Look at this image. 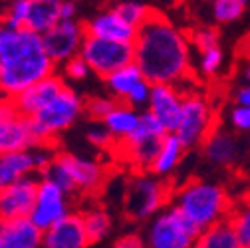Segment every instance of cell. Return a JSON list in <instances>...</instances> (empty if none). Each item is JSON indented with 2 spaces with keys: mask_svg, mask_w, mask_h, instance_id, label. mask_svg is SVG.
Masks as SVG:
<instances>
[{
  "mask_svg": "<svg viewBox=\"0 0 250 248\" xmlns=\"http://www.w3.org/2000/svg\"><path fill=\"white\" fill-rule=\"evenodd\" d=\"M133 64L151 85H177L191 74V42L163 14L151 12L137 28Z\"/></svg>",
  "mask_w": 250,
  "mask_h": 248,
  "instance_id": "6da1fadb",
  "label": "cell"
},
{
  "mask_svg": "<svg viewBox=\"0 0 250 248\" xmlns=\"http://www.w3.org/2000/svg\"><path fill=\"white\" fill-rule=\"evenodd\" d=\"M56 74L40 34L0 22V98L14 100Z\"/></svg>",
  "mask_w": 250,
  "mask_h": 248,
  "instance_id": "7a4b0ae2",
  "label": "cell"
},
{
  "mask_svg": "<svg viewBox=\"0 0 250 248\" xmlns=\"http://www.w3.org/2000/svg\"><path fill=\"white\" fill-rule=\"evenodd\" d=\"M171 205L201 232L223 221H229L232 212V203L227 189L210 181L185 183L175 191Z\"/></svg>",
  "mask_w": 250,
  "mask_h": 248,
  "instance_id": "3957f363",
  "label": "cell"
},
{
  "mask_svg": "<svg viewBox=\"0 0 250 248\" xmlns=\"http://www.w3.org/2000/svg\"><path fill=\"white\" fill-rule=\"evenodd\" d=\"M40 179H46L60 187L68 197L76 193H98L105 183V169L100 161L82 157L76 153H60L56 159L48 165V169L40 175Z\"/></svg>",
  "mask_w": 250,
  "mask_h": 248,
  "instance_id": "277c9868",
  "label": "cell"
},
{
  "mask_svg": "<svg viewBox=\"0 0 250 248\" xmlns=\"http://www.w3.org/2000/svg\"><path fill=\"white\" fill-rule=\"evenodd\" d=\"M171 205V187L151 171H135L123 187L121 207L133 223H149Z\"/></svg>",
  "mask_w": 250,
  "mask_h": 248,
  "instance_id": "5b68a950",
  "label": "cell"
},
{
  "mask_svg": "<svg viewBox=\"0 0 250 248\" xmlns=\"http://www.w3.org/2000/svg\"><path fill=\"white\" fill-rule=\"evenodd\" d=\"M83 103L85 100L78 91L66 85L46 107H42L36 115L28 117L36 145H54V141L70 127H74V123H78V119L83 115Z\"/></svg>",
  "mask_w": 250,
  "mask_h": 248,
  "instance_id": "8992f818",
  "label": "cell"
},
{
  "mask_svg": "<svg viewBox=\"0 0 250 248\" xmlns=\"http://www.w3.org/2000/svg\"><path fill=\"white\" fill-rule=\"evenodd\" d=\"M201 230L169 205L155 214L143 230L145 248H193Z\"/></svg>",
  "mask_w": 250,
  "mask_h": 248,
  "instance_id": "52a82bcc",
  "label": "cell"
},
{
  "mask_svg": "<svg viewBox=\"0 0 250 248\" xmlns=\"http://www.w3.org/2000/svg\"><path fill=\"white\" fill-rule=\"evenodd\" d=\"M165 135L167 129L161 125V121L147 109L141 111L139 125L133 135L119 143L123 147V157L135 167V171H149Z\"/></svg>",
  "mask_w": 250,
  "mask_h": 248,
  "instance_id": "ba28073f",
  "label": "cell"
},
{
  "mask_svg": "<svg viewBox=\"0 0 250 248\" xmlns=\"http://www.w3.org/2000/svg\"><path fill=\"white\" fill-rule=\"evenodd\" d=\"M80 58L89 66V70L105 80L113 72L127 68L133 64L135 54H133V44H123V42H109L102 38H91L85 36Z\"/></svg>",
  "mask_w": 250,
  "mask_h": 248,
  "instance_id": "9c48e42d",
  "label": "cell"
},
{
  "mask_svg": "<svg viewBox=\"0 0 250 248\" xmlns=\"http://www.w3.org/2000/svg\"><path fill=\"white\" fill-rule=\"evenodd\" d=\"M210 131H212V109L208 102L197 94L185 96L181 119L175 129V135L179 137L183 147L187 151L195 149L199 145L203 147Z\"/></svg>",
  "mask_w": 250,
  "mask_h": 248,
  "instance_id": "30bf717a",
  "label": "cell"
},
{
  "mask_svg": "<svg viewBox=\"0 0 250 248\" xmlns=\"http://www.w3.org/2000/svg\"><path fill=\"white\" fill-rule=\"evenodd\" d=\"M44 48L54 62V66H64L70 60L80 56L82 44L85 40V28L82 20H62L50 32L42 36Z\"/></svg>",
  "mask_w": 250,
  "mask_h": 248,
  "instance_id": "8fae6325",
  "label": "cell"
},
{
  "mask_svg": "<svg viewBox=\"0 0 250 248\" xmlns=\"http://www.w3.org/2000/svg\"><path fill=\"white\" fill-rule=\"evenodd\" d=\"M34 145L30 119L18 111L12 100L0 98V155L26 151Z\"/></svg>",
  "mask_w": 250,
  "mask_h": 248,
  "instance_id": "7c38bea8",
  "label": "cell"
},
{
  "mask_svg": "<svg viewBox=\"0 0 250 248\" xmlns=\"http://www.w3.org/2000/svg\"><path fill=\"white\" fill-rule=\"evenodd\" d=\"M70 197L56 187L54 183L40 179L38 183V193H36V203L32 207L28 219L32 221L42 232L60 223L62 219H66L70 214Z\"/></svg>",
  "mask_w": 250,
  "mask_h": 248,
  "instance_id": "4fadbf2b",
  "label": "cell"
},
{
  "mask_svg": "<svg viewBox=\"0 0 250 248\" xmlns=\"http://www.w3.org/2000/svg\"><path fill=\"white\" fill-rule=\"evenodd\" d=\"M40 177H26L0 193V221L28 219L36 203Z\"/></svg>",
  "mask_w": 250,
  "mask_h": 248,
  "instance_id": "5bb4252c",
  "label": "cell"
},
{
  "mask_svg": "<svg viewBox=\"0 0 250 248\" xmlns=\"http://www.w3.org/2000/svg\"><path fill=\"white\" fill-rule=\"evenodd\" d=\"M183 100L185 96L181 94L177 85L157 83L151 87V100L147 111H151L161 121V125L167 129V133H175L183 111Z\"/></svg>",
  "mask_w": 250,
  "mask_h": 248,
  "instance_id": "9a60e30c",
  "label": "cell"
},
{
  "mask_svg": "<svg viewBox=\"0 0 250 248\" xmlns=\"http://www.w3.org/2000/svg\"><path fill=\"white\" fill-rule=\"evenodd\" d=\"M85 36L91 38H102L109 42H123V44H133L137 36V28L129 26L113 8L102 10L96 16L83 22Z\"/></svg>",
  "mask_w": 250,
  "mask_h": 248,
  "instance_id": "2e32d148",
  "label": "cell"
},
{
  "mask_svg": "<svg viewBox=\"0 0 250 248\" xmlns=\"http://www.w3.org/2000/svg\"><path fill=\"white\" fill-rule=\"evenodd\" d=\"M203 155L214 167H234L244 157V143L230 131L212 129L203 143Z\"/></svg>",
  "mask_w": 250,
  "mask_h": 248,
  "instance_id": "e0dca14e",
  "label": "cell"
},
{
  "mask_svg": "<svg viewBox=\"0 0 250 248\" xmlns=\"http://www.w3.org/2000/svg\"><path fill=\"white\" fill-rule=\"evenodd\" d=\"M82 212H70L42 234V248H89Z\"/></svg>",
  "mask_w": 250,
  "mask_h": 248,
  "instance_id": "ac0fdd59",
  "label": "cell"
},
{
  "mask_svg": "<svg viewBox=\"0 0 250 248\" xmlns=\"http://www.w3.org/2000/svg\"><path fill=\"white\" fill-rule=\"evenodd\" d=\"M68 83L64 82V78H62L60 74H54L38 83H34L32 87H28L26 91H22V94L18 98H14V105L18 107V111L26 117H32L36 115L42 107H46L62 89H64Z\"/></svg>",
  "mask_w": 250,
  "mask_h": 248,
  "instance_id": "d6986e66",
  "label": "cell"
},
{
  "mask_svg": "<svg viewBox=\"0 0 250 248\" xmlns=\"http://www.w3.org/2000/svg\"><path fill=\"white\" fill-rule=\"evenodd\" d=\"M42 230L30 219L0 221L2 248H42Z\"/></svg>",
  "mask_w": 250,
  "mask_h": 248,
  "instance_id": "ffe728a7",
  "label": "cell"
},
{
  "mask_svg": "<svg viewBox=\"0 0 250 248\" xmlns=\"http://www.w3.org/2000/svg\"><path fill=\"white\" fill-rule=\"evenodd\" d=\"M32 175H38L32 149L0 155V193Z\"/></svg>",
  "mask_w": 250,
  "mask_h": 248,
  "instance_id": "44dd1931",
  "label": "cell"
},
{
  "mask_svg": "<svg viewBox=\"0 0 250 248\" xmlns=\"http://www.w3.org/2000/svg\"><path fill=\"white\" fill-rule=\"evenodd\" d=\"M62 2L64 0H30V12L26 28L30 32L44 36L62 22Z\"/></svg>",
  "mask_w": 250,
  "mask_h": 248,
  "instance_id": "7402d4cb",
  "label": "cell"
},
{
  "mask_svg": "<svg viewBox=\"0 0 250 248\" xmlns=\"http://www.w3.org/2000/svg\"><path fill=\"white\" fill-rule=\"evenodd\" d=\"M185 153H187V149L183 147V143L179 141V137L175 133H167L165 139L161 141L159 153H157V157H155V161H153V165H151L149 171L155 177H159V179L169 177L171 173L177 171V167L185 159Z\"/></svg>",
  "mask_w": 250,
  "mask_h": 248,
  "instance_id": "603a6c76",
  "label": "cell"
},
{
  "mask_svg": "<svg viewBox=\"0 0 250 248\" xmlns=\"http://www.w3.org/2000/svg\"><path fill=\"white\" fill-rule=\"evenodd\" d=\"M139 115H141V111H135L129 105H125V103L119 102L115 105V109L102 123H104V127L111 133V137L115 139V143H121V141H125L127 137H131L133 131L137 129Z\"/></svg>",
  "mask_w": 250,
  "mask_h": 248,
  "instance_id": "cb8c5ba5",
  "label": "cell"
},
{
  "mask_svg": "<svg viewBox=\"0 0 250 248\" xmlns=\"http://www.w3.org/2000/svg\"><path fill=\"white\" fill-rule=\"evenodd\" d=\"M82 219L89 244H102L113 230V216L104 207H89L82 210Z\"/></svg>",
  "mask_w": 250,
  "mask_h": 248,
  "instance_id": "d4e9b609",
  "label": "cell"
},
{
  "mask_svg": "<svg viewBox=\"0 0 250 248\" xmlns=\"http://www.w3.org/2000/svg\"><path fill=\"white\" fill-rule=\"evenodd\" d=\"M193 248H242V246H240L230 223L223 221V223L203 230L197 236Z\"/></svg>",
  "mask_w": 250,
  "mask_h": 248,
  "instance_id": "484cf974",
  "label": "cell"
},
{
  "mask_svg": "<svg viewBox=\"0 0 250 248\" xmlns=\"http://www.w3.org/2000/svg\"><path fill=\"white\" fill-rule=\"evenodd\" d=\"M104 82H105L107 89L111 91V96H113L117 102H123L125 98H127L129 91H131L139 82H143V76H141L139 68H137L135 64H131V66H127V68H121V70L113 72V74L107 76Z\"/></svg>",
  "mask_w": 250,
  "mask_h": 248,
  "instance_id": "4316f807",
  "label": "cell"
},
{
  "mask_svg": "<svg viewBox=\"0 0 250 248\" xmlns=\"http://www.w3.org/2000/svg\"><path fill=\"white\" fill-rule=\"evenodd\" d=\"M229 223H230L240 246L250 248V201L232 208V212L229 216Z\"/></svg>",
  "mask_w": 250,
  "mask_h": 248,
  "instance_id": "83f0119b",
  "label": "cell"
},
{
  "mask_svg": "<svg viewBox=\"0 0 250 248\" xmlns=\"http://www.w3.org/2000/svg\"><path fill=\"white\" fill-rule=\"evenodd\" d=\"M113 10L133 28H139L151 14L149 6H145L143 2H139V0H123V2L113 6Z\"/></svg>",
  "mask_w": 250,
  "mask_h": 248,
  "instance_id": "f1b7e54d",
  "label": "cell"
},
{
  "mask_svg": "<svg viewBox=\"0 0 250 248\" xmlns=\"http://www.w3.org/2000/svg\"><path fill=\"white\" fill-rule=\"evenodd\" d=\"M119 102L115 98H107V96H93L89 100H85L83 103V113L93 119L96 123H102L117 105Z\"/></svg>",
  "mask_w": 250,
  "mask_h": 248,
  "instance_id": "f546056e",
  "label": "cell"
},
{
  "mask_svg": "<svg viewBox=\"0 0 250 248\" xmlns=\"http://www.w3.org/2000/svg\"><path fill=\"white\" fill-rule=\"evenodd\" d=\"M28 12H30V0H10L4 12L0 14V22H4L6 26L12 28H26Z\"/></svg>",
  "mask_w": 250,
  "mask_h": 248,
  "instance_id": "4dcf8cb0",
  "label": "cell"
},
{
  "mask_svg": "<svg viewBox=\"0 0 250 248\" xmlns=\"http://www.w3.org/2000/svg\"><path fill=\"white\" fill-rule=\"evenodd\" d=\"M244 12V4L238 0H214L212 2V18L218 24L236 22Z\"/></svg>",
  "mask_w": 250,
  "mask_h": 248,
  "instance_id": "1f68e13d",
  "label": "cell"
},
{
  "mask_svg": "<svg viewBox=\"0 0 250 248\" xmlns=\"http://www.w3.org/2000/svg\"><path fill=\"white\" fill-rule=\"evenodd\" d=\"M151 87H153V85H151L149 82H145V80L139 82L121 103L129 105V107L135 109V111H145L147 105H149V100H151Z\"/></svg>",
  "mask_w": 250,
  "mask_h": 248,
  "instance_id": "d6a6232c",
  "label": "cell"
},
{
  "mask_svg": "<svg viewBox=\"0 0 250 248\" xmlns=\"http://www.w3.org/2000/svg\"><path fill=\"white\" fill-rule=\"evenodd\" d=\"M223 62H225L223 48L221 46L210 48L207 52H201V56H199V70L205 76H214L218 70L223 68Z\"/></svg>",
  "mask_w": 250,
  "mask_h": 248,
  "instance_id": "836d02e7",
  "label": "cell"
},
{
  "mask_svg": "<svg viewBox=\"0 0 250 248\" xmlns=\"http://www.w3.org/2000/svg\"><path fill=\"white\" fill-rule=\"evenodd\" d=\"M89 74H91L89 66L85 64V62L80 56L74 58V60H70L68 64L62 66V78H64V82L66 80H70V82H83Z\"/></svg>",
  "mask_w": 250,
  "mask_h": 248,
  "instance_id": "e575fe53",
  "label": "cell"
},
{
  "mask_svg": "<svg viewBox=\"0 0 250 248\" xmlns=\"http://www.w3.org/2000/svg\"><path fill=\"white\" fill-rule=\"evenodd\" d=\"M218 42H221V36L214 28H199L193 34V44L199 52H207L210 48H216Z\"/></svg>",
  "mask_w": 250,
  "mask_h": 248,
  "instance_id": "d590c367",
  "label": "cell"
},
{
  "mask_svg": "<svg viewBox=\"0 0 250 248\" xmlns=\"http://www.w3.org/2000/svg\"><path fill=\"white\" fill-rule=\"evenodd\" d=\"M85 137H87V141L91 145L102 147V149H107V147H111L115 143V139L111 137V133L104 127V123H93V125L87 129Z\"/></svg>",
  "mask_w": 250,
  "mask_h": 248,
  "instance_id": "8d00e7d4",
  "label": "cell"
},
{
  "mask_svg": "<svg viewBox=\"0 0 250 248\" xmlns=\"http://www.w3.org/2000/svg\"><path fill=\"white\" fill-rule=\"evenodd\" d=\"M229 121H230V125L234 127V131L250 133V107L234 105L230 109V113H229Z\"/></svg>",
  "mask_w": 250,
  "mask_h": 248,
  "instance_id": "74e56055",
  "label": "cell"
},
{
  "mask_svg": "<svg viewBox=\"0 0 250 248\" xmlns=\"http://www.w3.org/2000/svg\"><path fill=\"white\" fill-rule=\"evenodd\" d=\"M113 248H145L143 234H139V232H125L119 238H115Z\"/></svg>",
  "mask_w": 250,
  "mask_h": 248,
  "instance_id": "f35d334b",
  "label": "cell"
},
{
  "mask_svg": "<svg viewBox=\"0 0 250 248\" xmlns=\"http://www.w3.org/2000/svg\"><path fill=\"white\" fill-rule=\"evenodd\" d=\"M78 16V2L76 0H64L62 2V20H76Z\"/></svg>",
  "mask_w": 250,
  "mask_h": 248,
  "instance_id": "ab89813d",
  "label": "cell"
},
{
  "mask_svg": "<svg viewBox=\"0 0 250 248\" xmlns=\"http://www.w3.org/2000/svg\"><path fill=\"white\" fill-rule=\"evenodd\" d=\"M234 103L240 105V107H250V83L248 85H242L236 89L234 94Z\"/></svg>",
  "mask_w": 250,
  "mask_h": 248,
  "instance_id": "60d3db41",
  "label": "cell"
},
{
  "mask_svg": "<svg viewBox=\"0 0 250 248\" xmlns=\"http://www.w3.org/2000/svg\"><path fill=\"white\" fill-rule=\"evenodd\" d=\"M246 78L250 80V64H248V68H246Z\"/></svg>",
  "mask_w": 250,
  "mask_h": 248,
  "instance_id": "b9f144b4",
  "label": "cell"
},
{
  "mask_svg": "<svg viewBox=\"0 0 250 248\" xmlns=\"http://www.w3.org/2000/svg\"><path fill=\"white\" fill-rule=\"evenodd\" d=\"M238 2H240V4H246V2H250V0H238Z\"/></svg>",
  "mask_w": 250,
  "mask_h": 248,
  "instance_id": "7bdbcfd3",
  "label": "cell"
},
{
  "mask_svg": "<svg viewBox=\"0 0 250 248\" xmlns=\"http://www.w3.org/2000/svg\"><path fill=\"white\" fill-rule=\"evenodd\" d=\"M205 2H210V4H212V2H214V0H205Z\"/></svg>",
  "mask_w": 250,
  "mask_h": 248,
  "instance_id": "ee69618b",
  "label": "cell"
},
{
  "mask_svg": "<svg viewBox=\"0 0 250 248\" xmlns=\"http://www.w3.org/2000/svg\"><path fill=\"white\" fill-rule=\"evenodd\" d=\"M0 4H2V0H0Z\"/></svg>",
  "mask_w": 250,
  "mask_h": 248,
  "instance_id": "f6af8a7d",
  "label": "cell"
},
{
  "mask_svg": "<svg viewBox=\"0 0 250 248\" xmlns=\"http://www.w3.org/2000/svg\"><path fill=\"white\" fill-rule=\"evenodd\" d=\"M0 248H2V246H0Z\"/></svg>",
  "mask_w": 250,
  "mask_h": 248,
  "instance_id": "bcb514c9",
  "label": "cell"
}]
</instances>
